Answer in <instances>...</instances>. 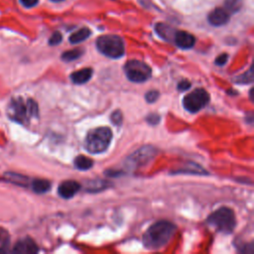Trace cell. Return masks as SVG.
<instances>
[{"instance_id":"22","label":"cell","mask_w":254,"mask_h":254,"mask_svg":"<svg viewBox=\"0 0 254 254\" xmlns=\"http://www.w3.org/2000/svg\"><path fill=\"white\" fill-rule=\"evenodd\" d=\"M6 175L11 182L19 185H23V183H25V180H27V178L18 174H6Z\"/></svg>"},{"instance_id":"26","label":"cell","mask_w":254,"mask_h":254,"mask_svg":"<svg viewBox=\"0 0 254 254\" xmlns=\"http://www.w3.org/2000/svg\"><path fill=\"white\" fill-rule=\"evenodd\" d=\"M228 60V55L227 54H221L215 59V64L217 65H224Z\"/></svg>"},{"instance_id":"27","label":"cell","mask_w":254,"mask_h":254,"mask_svg":"<svg viewBox=\"0 0 254 254\" xmlns=\"http://www.w3.org/2000/svg\"><path fill=\"white\" fill-rule=\"evenodd\" d=\"M190 87V82L188 81V80H186V79L182 80V81L179 82V84H178V89H179L180 91L188 90Z\"/></svg>"},{"instance_id":"28","label":"cell","mask_w":254,"mask_h":254,"mask_svg":"<svg viewBox=\"0 0 254 254\" xmlns=\"http://www.w3.org/2000/svg\"><path fill=\"white\" fill-rule=\"evenodd\" d=\"M241 253H247V254H252L253 253V243H247L245 245H243L240 249Z\"/></svg>"},{"instance_id":"1","label":"cell","mask_w":254,"mask_h":254,"mask_svg":"<svg viewBox=\"0 0 254 254\" xmlns=\"http://www.w3.org/2000/svg\"><path fill=\"white\" fill-rule=\"evenodd\" d=\"M175 233V224L167 220H160L146 230L143 234L142 241L146 248L156 250L167 245Z\"/></svg>"},{"instance_id":"3","label":"cell","mask_w":254,"mask_h":254,"mask_svg":"<svg viewBox=\"0 0 254 254\" xmlns=\"http://www.w3.org/2000/svg\"><path fill=\"white\" fill-rule=\"evenodd\" d=\"M112 139V132L108 127H98L90 130L84 141L85 149L92 154H99L107 150Z\"/></svg>"},{"instance_id":"14","label":"cell","mask_w":254,"mask_h":254,"mask_svg":"<svg viewBox=\"0 0 254 254\" xmlns=\"http://www.w3.org/2000/svg\"><path fill=\"white\" fill-rule=\"evenodd\" d=\"M156 32L160 37L167 41H171L172 39H174V35L176 33V31L173 28L163 23H158L156 25Z\"/></svg>"},{"instance_id":"7","label":"cell","mask_w":254,"mask_h":254,"mask_svg":"<svg viewBox=\"0 0 254 254\" xmlns=\"http://www.w3.org/2000/svg\"><path fill=\"white\" fill-rule=\"evenodd\" d=\"M209 101V94L203 88H196L188 93L183 99V105L186 110L195 113L201 110Z\"/></svg>"},{"instance_id":"13","label":"cell","mask_w":254,"mask_h":254,"mask_svg":"<svg viewBox=\"0 0 254 254\" xmlns=\"http://www.w3.org/2000/svg\"><path fill=\"white\" fill-rule=\"evenodd\" d=\"M92 68L85 67L76 70L70 74V80L75 84H82L87 82L92 76Z\"/></svg>"},{"instance_id":"19","label":"cell","mask_w":254,"mask_h":254,"mask_svg":"<svg viewBox=\"0 0 254 254\" xmlns=\"http://www.w3.org/2000/svg\"><path fill=\"white\" fill-rule=\"evenodd\" d=\"M242 6V0H225L224 7L228 13H236Z\"/></svg>"},{"instance_id":"25","label":"cell","mask_w":254,"mask_h":254,"mask_svg":"<svg viewBox=\"0 0 254 254\" xmlns=\"http://www.w3.org/2000/svg\"><path fill=\"white\" fill-rule=\"evenodd\" d=\"M145 98H146V100L149 103H153V102H155L159 98V91H157V90H149L146 93Z\"/></svg>"},{"instance_id":"30","label":"cell","mask_w":254,"mask_h":254,"mask_svg":"<svg viewBox=\"0 0 254 254\" xmlns=\"http://www.w3.org/2000/svg\"><path fill=\"white\" fill-rule=\"evenodd\" d=\"M38 1H39V0H20V2L22 3V5L25 6V7H28V8L37 5Z\"/></svg>"},{"instance_id":"11","label":"cell","mask_w":254,"mask_h":254,"mask_svg":"<svg viewBox=\"0 0 254 254\" xmlns=\"http://www.w3.org/2000/svg\"><path fill=\"white\" fill-rule=\"evenodd\" d=\"M80 185L75 181H65L63 182L59 188L58 192L63 198H70L79 190Z\"/></svg>"},{"instance_id":"8","label":"cell","mask_w":254,"mask_h":254,"mask_svg":"<svg viewBox=\"0 0 254 254\" xmlns=\"http://www.w3.org/2000/svg\"><path fill=\"white\" fill-rule=\"evenodd\" d=\"M156 154V149H154L151 146L143 147L136 152H134L128 159L126 160V164L129 168H137L138 166L146 164L148 161L151 160V158L154 157Z\"/></svg>"},{"instance_id":"16","label":"cell","mask_w":254,"mask_h":254,"mask_svg":"<svg viewBox=\"0 0 254 254\" xmlns=\"http://www.w3.org/2000/svg\"><path fill=\"white\" fill-rule=\"evenodd\" d=\"M51 189V183L48 180L36 179L32 182V190L37 193H44Z\"/></svg>"},{"instance_id":"9","label":"cell","mask_w":254,"mask_h":254,"mask_svg":"<svg viewBox=\"0 0 254 254\" xmlns=\"http://www.w3.org/2000/svg\"><path fill=\"white\" fill-rule=\"evenodd\" d=\"M39 251L38 249V246L37 244L34 242L33 239L29 238V237H26L22 240H19L12 252L13 253H19V254H34V253H37Z\"/></svg>"},{"instance_id":"17","label":"cell","mask_w":254,"mask_h":254,"mask_svg":"<svg viewBox=\"0 0 254 254\" xmlns=\"http://www.w3.org/2000/svg\"><path fill=\"white\" fill-rule=\"evenodd\" d=\"M74 166L76 169L80 170V171H85L88 170L92 167L93 165V161L83 155H79L77 157H75L74 159Z\"/></svg>"},{"instance_id":"24","label":"cell","mask_w":254,"mask_h":254,"mask_svg":"<svg viewBox=\"0 0 254 254\" xmlns=\"http://www.w3.org/2000/svg\"><path fill=\"white\" fill-rule=\"evenodd\" d=\"M110 120L112 121L113 124L115 125H120L122 123V113L120 110H115L111 116H110Z\"/></svg>"},{"instance_id":"10","label":"cell","mask_w":254,"mask_h":254,"mask_svg":"<svg viewBox=\"0 0 254 254\" xmlns=\"http://www.w3.org/2000/svg\"><path fill=\"white\" fill-rule=\"evenodd\" d=\"M175 44L181 49H190L195 43V38L186 31H176L174 35Z\"/></svg>"},{"instance_id":"5","label":"cell","mask_w":254,"mask_h":254,"mask_svg":"<svg viewBox=\"0 0 254 254\" xmlns=\"http://www.w3.org/2000/svg\"><path fill=\"white\" fill-rule=\"evenodd\" d=\"M9 113L13 120L24 123L30 117L38 116V105L33 99H28L26 102L22 98L13 99L10 103Z\"/></svg>"},{"instance_id":"18","label":"cell","mask_w":254,"mask_h":254,"mask_svg":"<svg viewBox=\"0 0 254 254\" xmlns=\"http://www.w3.org/2000/svg\"><path fill=\"white\" fill-rule=\"evenodd\" d=\"M83 51L80 49H73V50H69L66 51L64 53H63L62 55V60L68 63V62H72L75 61L76 59H78L81 55H82Z\"/></svg>"},{"instance_id":"23","label":"cell","mask_w":254,"mask_h":254,"mask_svg":"<svg viewBox=\"0 0 254 254\" xmlns=\"http://www.w3.org/2000/svg\"><path fill=\"white\" fill-rule=\"evenodd\" d=\"M63 40V37H62V34L60 32H55L51 38L49 39V44L51 46H56V45H59Z\"/></svg>"},{"instance_id":"20","label":"cell","mask_w":254,"mask_h":254,"mask_svg":"<svg viewBox=\"0 0 254 254\" xmlns=\"http://www.w3.org/2000/svg\"><path fill=\"white\" fill-rule=\"evenodd\" d=\"M235 79H236L235 81L237 83H242V84L251 83L253 81V68H252V66H250L249 70H247L243 74L237 76Z\"/></svg>"},{"instance_id":"2","label":"cell","mask_w":254,"mask_h":254,"mask_svg":"<svg viewBox=\"0 0 254 254\" xmlns=\"http://www.w3.org/2000/svg\"><path fill=\"white\" fill-rule=\"evenodd\" d=\"M206 223L218 232L229 234L236 226V218L231 208L222 206L207 217Z\"/></svg>"},{"instance_id":"31","label":"cell","mask_w":254,"mask_h":254,"mask_svg":"<svg viewBox=\"0 0 254 254\" xmlns=\"http://www.w3.org/2000/svg\"><path fill=\"white\" fill-rule=\"evenodd\" d=\"M52 1H54V2H61V1H64V0H52Z\"/></svg>"},{"instance_id":"15","label":"cell","mask_w":254,"mask_h":254,"mask_svg":"<svg viewBox=\"0 0 254 254\" xmlns=\"http://www.w3.org/2000/svg\"><path fill=\"white\" fill-rule=\"evenodd\" d=\"M90 34H91V32L88 28H81L69 36V38H68L69 43L78 44L80 42H83L90 36Z\"/></svg>"},{"instance_id":"12","label":"cell","mask_w":254,"mask_h":254,"mask_svg":"<svg viewBox=\"0 0 254 254\" xmlns=\"http://www.w3.org/2000/svg\"><path fill=\"white\" fill-rule=\"evenodd\" d=\"M229 20V13L223 8H215L208 15V22L212 26H222Z\"/></svg>"},{"instance_id":"4","label":"cell","mask_w":254,"mask_h":254,"mask_svg":"<svg viewBox=\"0 0 254 254\" xmlns=\"http://www.w3.org/2000/svg\"><path fill=\"white\" fill-rule=\"evenodd\" d=\"M97 50L111 59H119L125 54V45L117 35H104L96 40Z\"/></svg>"},{"instance_id":"21","label":"cell","mask_w":254,"mask_h":254,"mask_svg":"<svg viewBox=\"0 0 254 254\" xmlns=\"http://www.w3.org/2000/svg\"><path fill=\"white\" fill-rule=\"evenodd\" d=\"M89 188H86L88 191H98L100 190H104L107 187V182L103 181H94L89 183Z\"/></svg>"},{"instance_id":"6","label":"cell","mask_w":254,"mask_h":254,"mask_svg":"<svg viewBox=\"0 0 254 254\" xmlns=\"http://www.w3.org/2000/svg\"><path fill=\"white\" fill-rule=\"evenodd\" d=\"M124 71L130 81L137 83L148 80L152 74L151 67L144 62L138 60L128 61L124 65Z\"/></svg>"},{"instance_id":"29","label":"cell","mask_w":254,"mask_h":254,"mask_svg":"<svg viewBox=\"0 0 254 254\" xmlns=\"http://www.w3.org/2000/svg\"><path fill=\"white\" fill-rule=\"evenodd\" d=\"M147 121L149 124H152V125H156L157 123H159L160 121V116L158 114H150L148 117H147Z\"/></svg>"}]
</instances>
